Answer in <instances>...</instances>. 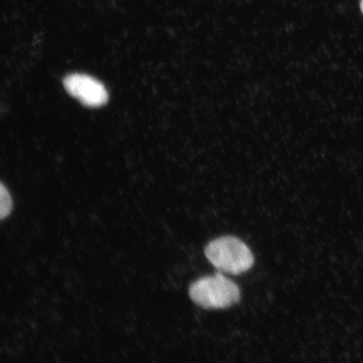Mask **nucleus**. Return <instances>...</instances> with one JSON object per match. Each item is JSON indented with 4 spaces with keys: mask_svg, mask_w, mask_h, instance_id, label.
Returning a JSON list of instances; mask_svg holds the SVG:
<instances>
[{
    "mask_svg": "<svg viewBox=\"0 0 363 363\" xmlns=\"http://www.w3.org/2000/svg\"><path fill=\"white\" fill-rule=\"evenodd\" d=\"M208 260L217 269L230 274H240L253 265L251 250L242 240L234 237H223L212 240L206 247Z\"/></svg>",
    "mask_w": 363,
    "mask_h": 363,
    "instance_id": "obj_1",
    "label": "nucleus"
},
{
    "mask_svg": "<svg viewBox=\"0 0 363 363\" xmlns=\"http://www.w3.org/2000/svg\"><path fill=\"white\" fill-rule=\"evenodd\" d=\"M189 296L199 306L206 308H225L240 298L238 286L224 275L203 277L190 286Z\"/></svg>",
    "mask_w": 363,
    "mask_h": 363,
    "instance_id": "obj_2",
    "label": "nucleus"
},
{
    "mask_svg": "<svg viewBox=\"0 0 363 363\" xmlns=\"http://www.w3.org/2000/svg\"><path fill=\"white\" fill-rule=\"evenodd\" d=\"M63 85L67 92L84 106L92 108L103 106L108 101L106 87L93 77L74 74L66 77Z\"/></svg>",
    "mask_w": 363,
    "mask_h": 363,
    "instance_id": "obj_3",
    "label": "nucleus"
},
{
    "mask_svg": "<svg viewBox=\"0 0 363 363\" xmlns=\"http://www.w3.org/2000/svg\"><path fill=\"white\" fill-rule=\"evenodd\" d=\"M13 203L10 193L4 187V184L0 186V218L4 220L12 211Z\"/></svg>",
    "mask_w": 363,
    "mask_h": 363,
    "instance_id": "obj_4",
    "label": "nucleus"
},
{
    "mask_svg": "<svg viewBox=\"0 0 363 363\" xmlns=\"http://www.w3.org/2000/svg\"><path fill=\"white\" fill-rule=\"evenodd\" d=\"M360 6H361V11H362V12L363 13V0H361Z\"/></svg>",
    "mask_w": 363,
    "mask_h": 363,
    "instance_id": "obj_5",
    "label": "nucleus"
}]
</instances>
